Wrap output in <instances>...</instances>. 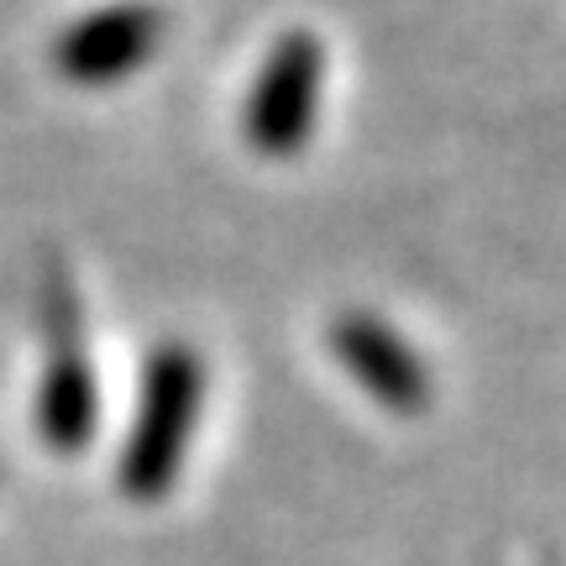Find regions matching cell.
I'll return each instance as SVG.
<instances>
[{
  "label": "cell",
  "instance_id": "obj_1",
  "mask_svg": "<svg viewBox=\"0 0 566 566\" xmlns=\"http://www.w3.org/2000/svg\"><path fill=\"white\" fill-rule=\"evenodd\" d=\"M200 388L205 373L189 346H163L147 363L137 424H132V441L122 446V488L137 504H153L179 483L195 415H200Z\"/></svg>",
  "mask_w": 566,
  "mask_h": 566
},
{
  "label": "cell",
  "instance_id": "obj_2",
  "mask_svg": "<svg viewBox=\"0 0 566 566\" xmlns=\"http://www.w3.org/2000/svg\"><path fill=\"white\" fill-rule=\"evenodd\" d=\"M321 80L325 59L321 42L310 32H289L279 38V48L268 53L263 74L252 84V95L242 105V132L247 142L268 153V158H289L310 142L315 111H321Z\"/></svg>",
  "mask_w": 566,
  "mask_h": 566
},
{
  "label": "cell",
  "instance_id": "obj_3",
  "mask_svg": "<svg viewBox=\"0 0 566 566\" xmlns=\"http://www.w3.org/2000/svg\"><path fill=\"white\" fill-rule=\"evenodd\" d=\"M163 42V17L142 0H122V6H105V11H90L80 17L53 48V63H59L63 80L90 84V90H105V84L137 74L142 63L158 53Z\"/></svg>",
  "mask_w": 566,
  "mask_h": 566
},
{
  "label": "cell",
  "instance_id": "obj_4",
  "mask_svg": "<svg viewBox=\"0 0 566 566\" xmlns=\"http://www.w3.org/2000/svg\"><path fill=\"white\" fill-rule=\"evenodd\" d=\"M53 304V363L42 367L38 384V436L53 451H80L95 436V420H101V394H95V373H90V357L80 352V336H74V300L69 289H53L48 294Z\"/></svg>",
  "mask_w": 566,
  "mask_h": 566
},
{
  "label": "cell",
  "instance_id": "obj_5",
  "mask_svg": "<svg viewBox=\"0 0 566 566\" xmlns=\"http://www.w3.org/2000/svg\"><path fill=\"white\" fill-rule=\"evenodd\" d=\"M331 346H336V357L346 363V373H352L378 405L399 409V415L424 405V394H430L424 363L388 331L384 321H373V315H346V321L331 331Z\"/></svg>",
  "mask_w": 566,
  "mask_h": 566
}]
</instances>
